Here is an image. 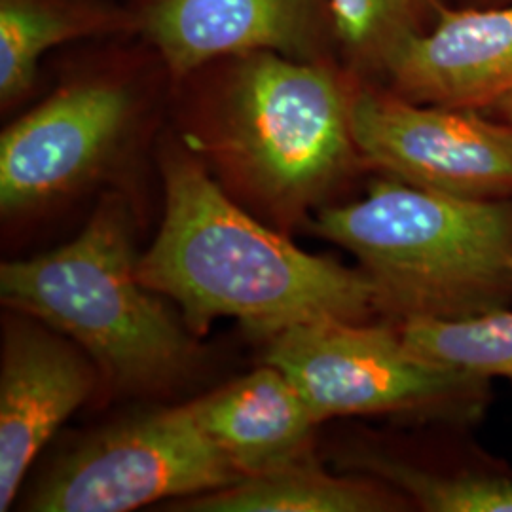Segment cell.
<instances>
[{"label":"cell","instance_id":"cell-1","mask_svg":"<svg viewBox=\"0 0 512 512\" xmlns=\"http://www.w3.org/2000/svg\"><path fill=\"white\" fill-rule=\"evenodd\" d=\"M164 179V220L137 274L181 308L188 329L203 334L234 317L268 340L310 321L380 313L363 270L300 251L241 211L196 162L171 158Z\"/></svg>","mask_w":512,"mask_h":512},{"label":"cell","instance_id":"cell-2","mask_svg":"<svg viewBox=\"0 0 512 512\" xmlns=\"http://www.w3.org/2000/svg\"><path fill=\"white\" fill-rule=\"evenodd\" d=\"M321 238L344 247L391 319H458L512 304V200L448 196L380 179L323 207Z\"/></svg>","mask_w":512,"mask_h":512},{"label":"cell","instance_id":"cell-3","mask_svg":"<svg viewBox=\"0 0 512 512\" xmlns=\"http://www.w3.org/2000/svg\"><path fill=\"white\" fill-rule=\"evenodd\" d=\"M137 264L128 203L109 196L73 241L4 262L0 298L71 338L114 389L160 391L188 374L194 346Z\"/></svg>","mask_w":512,"mask_h":512},{"label":"cell","instance_id":"cell-4","mask_svg":"<svg viewBox=\"0 0 512 512\" xmlns=\"http://www.w3.org/2000/svg\"><path fill=\"white\" fill-rule=\"evenodd\" d=\"M264 363L293 382L319 423L410 416L469 429L492 397L490 380L416 355L397 323L321 319L294 325L268 338Z\"/></svg>","mask_w":512,"mask_h":512},{"label":"cell","instance_id":"cell-5","mask_svg":"<svg viewBox=\"0 0 512 512\" xmlns=\"http://www.w3.org/2000/svg\"><path fill=\"white\" fill-rule=\"evenodd\" d=\"M239 169L283 217L321 200L353 164L351 97L325 67L289 55H247L226 116Z\"/></svg>","mask_w":512,"mask_h":512},{"label":"cell","instance_id":"cell-6","mask_svg":"<svg viewBox=\"0 0 512 512\" xmlns=\"http://www.w3.org/2000/svg\"><path fill=\"white\" fill-rule=\"evenodd\" d=\"M188 404L124 421L76 446L42 478L29 511L126 512L243 480Z\"/></svg>","mask_w":512,"mask_h":512},{"label":"cell","instance_id":"cell-7","mask_svg":"<svg viewBox=\"0 0 512 512\" xmlns=\"http://www.w3.org/2000/svg\"><path fill=\"white\" fill-rule=\"evenodd\" d=\"M359 158L403 183L458 198L512 200V128L480 109L365 90L351 97Z\"/></svg>","mask_w":512,"mask_h":512},{"label":"cell","instance_id":"cell-8","mask_svg":"<svg viewBox=\"0 0 512 512\" xmlns=\"http://www.w3.org/2000/svg\"><path fill=\"white\" fill-rule=\"evenodd\" d=\"M131 97L112 84L55 93L0 137V207L35 209L84 183L122 137Z\"/></svg>","mask_w":512,"mask_h":512},{"label":"cell","instance_id":"cell-9","mask_svg":"<svg viewBox=\"0 0 512 512\" xmlns=\"http://www.w3.org/2000/svg\"><path fill=\"white\" fill-rule=\"evenodd\" d=\"M12 319L0 363V511H8L42 448L92 395L99 368L35 317Z\"/></svg>","mask_w":512,"mask_h":512},{"label":"cell","instance_id":"cell-10","mask_svg":"<svg viewBox=\"0 0 512 512\" xmlns=\"http://www.w3.org/2000/svg\"><path fill=\"white\" fill-rule=\"evenodd\" d=\"M382 65L406 99L488 109L512 90V4L439 8L433 27L404 37Z\"/></svg>","mask_w":512,"mask_h":512},{"label":"cell","instance_id":"cell-11","mask_svg":"<svg viewBox=\"0 0 512 512\" xmlns=\"http://www.w3.org/2000/svg\"><path fill=\"white\" fill-rule=\"evenodd\" d=\"M315 0H154L145 31L169 71L184 76L220 55H306Z\"/></svg>","mask_w":512,"mask_h":512},{"label":"cell","instance_id":"cell-12","mask_svg":"<svg viewBox=\"0 0 512 512\" xmlns=\"http://www.w3.org/2000/svg\"><path fill=\"white\" fill-rule=\"evenodd\" d=\"M188 408L243 476L310 454L313 429L319 425L293 382L266 363Z\"/></svg>","mask_w":512,"mask_h":512},{"label":"cell","instance_id":"cell-13","mask_svg":"<svg viewBox=\"0 0 512 512\" xmlns=\"http://www.w3.org/2000/svg\"><path fill=\"white\" fill-rule=\"evenodd\" d=\"M340 463L355 475L384 482L421 511L512 512L511 463L494 458L467 435L431 461L355 442Z\"/></svg>","mask_w":512,"mask_h":512},{"label":"cell","instance_id":"cell-14","mask_svg":"<svg viewBox=\"0 0 512 512\" xmlns=\"http://www.w3.org/2000/svg\"><path fill=\"white\" fill-rule=\"evenodd\" d=\"M408 499L363 475L327 473L313 454L266 473L245 476L226 488L196 495L179 511L192 512H393Z\"/></svg>","mask_w":512,"mask_h":512},{"label":"cell","instance_id":"cell-15","mask_svg":"<svg viewBox=\"0 0 512 512\" xmlns=\"http://www.w3.org/2000/svg\"><path fill=\"white\" fill-rule=\"evenodd\" d=\"M397 329L404 344L431 363L512 384V310L458 319H406Z\"/></svg>","mask_w":512,"mask_h":512},{"label":"cell","instance_id":"cell-16","mask_svg":"<svg viewBox=\"0 0 512 512\" xmlns=\"http://www.w3.org/2000/svg\"><path fill=\"white\" fill-rule=\"evenodd\" d=\"M82 31L78 19L44 2L0 0L2 103L18 99L33 86L42 55Z\"/></svg>","mask_w":512,"mask_h":512},{"label":"cell","instance_id":"cell-17","mask_svg":"<svg viewBox=\"0 0 512 512\" xmlns=\"http://www.w3.org/2000/svg\"><path fill=\"white\" fill-rule=\"evenodd\" d=\"M340 38L359 57L384 63L404 37L420 31L435 0H330Z\"/></svg>","mask_w":512,"mask_h":512},{"label":"cell","instance_id":"cell-18","mask_svg":"<svg viewBox=\"0 0 512 512\" xmlns=\"http://www.w3.org/2000/svg\"><path fill=\"white\" fill-rule=\"evenodd\" d=\"M492 109L497 110L501 120L512 128V90L505 93L503 97H499L494 105H492Z\"/></svg>","mask_w":512,"mask_h":512}]
</instances>
